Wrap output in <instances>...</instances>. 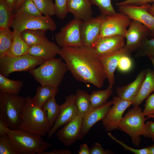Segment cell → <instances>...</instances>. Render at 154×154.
I'll return each instance as SVG.
<instances>
[{
  "label": "cell",
  "mask_w": 154,
  "mask_h": 154,
  "mask_svg": "<svg viewBox=\"0 0 154 154\" xmlns=\"http://www.w3.org/2000/svg\"><path fill=\"white\" fill-rule=\"evenodd\" d=\"M58 54L64 61L68 70L78 81L99 88L103 86L106 74L92 48L83 45L66 46L61 48Z\"/></svg>",
  "instance_id": "cell-1"
},
{
  "label": "cell",
  "mask_w": 154,
  "mask_h": 154,
  "mask_svg": "<svg viewBox=\"0 0 154 154\" xmlns=\"http://www.w3.org/2000/svg\"><path fill=\"white\" fill-rule=\"evenodd\" d=\"M7 135L17 154H42L51 146L41 136L20 129H10L0 122V135Z\"/></svg>",
  "instance_id": "cell-2"
},
{
  "label": "cell",
  "mask_w": 154,
  "mask_h": 154,
  "mask_svg": "<svg viewBox=\"0 0 154 154\" xmlns=\"http://www.w3.org/2000/svg\"><path fill=\"white\" fill-rule=\"evenodd\" d=\"M26 98L19 129L44 136L48 134L51 129L48 121L46 112L36 106L31 97L28 96Z\"/></svg>",
  "instance_id": "cell-3"
},
{
  "label": "cell",
  "mask_w": 154,
  "mask_h": 154,
  "mask_svg": "<svg viewBox=\"0 0 154 154\" xmlns=\"http://www.w3.org/2000/svg\"><path fill=\"white\" fill-rule=\"evenodd\" d=\"M26 100V97L0 91V122L10 129H18Z\"/></svg>",
  "instance_id": "cell-4"
},
{
  "label": "cell",
  "mask_w": 154,
  "mask_h": 154,
  "mask_svg": "<svg viewBox=\"0 0 154 154\" xmlns=\"http://www.w3.org/2000/svg\"><path fill=\"white\" fill-rule=\"evenodd\" d=\"M68 70L66 65L60 58L45 60L36 68L29 72L41 86L58 88Z\"/></svg>",
  "instance_id": "cell-5"
},
{
  "label": "cell",
  "mask_w": 154,
  "mask_h": 154,
  "mask_svg": "<svg viewBox=\"0 0 154 154\" xmlns=\"http://www.w3.org/2000/svg\"><path fill=\"white\" fill-rule=\"evenodd\" d=\"M145 116L142 108L134 106L126 113L118 126L117 129L127 134L135 147L140 146L141 136L149 138L145 123L147 118Z\"/></svg>",
  "instance_id": "cell-6"
},
{
  "label": "cell",
  "mask_w": 154,
  "mask_h": 154,
  "mask_svg": "<svg viewBox=\"0 0 154 154\" xmlns=\"http://www.w3.org/2000/svg\"><path fill=\"white\" fill-rule=\"evenodd\" d=\"M45 60L28 53L18 56H5L0 58V74L7 77L14 72L29 71Z\"/></svg>",
  "instance_id": "cell-7"
},
{
  "label": "cell",
  "mask_w": 154,
  "mask_h": 154,
  "mask_svg": "<svg viewBox=\"0 0 154 154\" xmlns=\"http://www.w3.org/2000/svg\"><path fill=\"white\" fill-rule=\"evenodd\" d=\"M11 27L13 30L21 33L25 30H39L54 32L56 26L54 21L50 17H40L27 15L22 14H15Z\"/></svg>",
  "instance_id": "cell-8"
},
{
  "label": "cell",
  "mask_w": 154,
  "mask_h": 154,
  "mask_svg": "<svg viewBox=\"0 0 154 154\" xmlns=\"http://www.w3.org/2000/svg\"><path fill=\"white\" fill-rule=\"evenodd\" d=\"M82 21L74 18L63 26L55 35L56 41L61 48L83 45L81 26Z\"/></svg>",
  "instance_id": "cell-9"
},
{
  "label": "cell",
  "mask_w": 154,
  "mask_h": 154,
  "mask_svg": "<svg viewBox=\"0 0 154 154\" xmlns=\"http://www.w3.org/2000/svg\"><path fill=\"white\" fill-rule=\"evenodd\" d=\"M131 20L125 14L120 12L107 16L102 24L98 37L113 35L125 37Z\"/></svg>",
  "instance_id": "cell-10"
},
{
  "label": "cell",
  "mask_w": 154,
  "mask_h": 154,
  "mask_svg": "<svg viewBox=\"0 0 154 154\" xmlns=\"http://www.w3.org/2000/svg\"><path fill=\"white\" fill-rule=\"evenodd\" d=\"M113 106L111 107L105 117L102 119V123L105 130L108 132L117 129L125 110L133 105V101L125 100L118 96L112 98Z\"/></svg>",
  "instance_id": "cell-11"
},
{
  "label": "cell",
  "mask_w": 154,
  "mask_h": 154,
  "mask_svg": "<svg viewBox=\"0 0 154 154\" xmlns=\"http://www.w3.org/2000/svg\"><path fill=\"white\" fill-rule=\"evenodd\" d=\"M107 16H98L82 21L81 26V38L83 45L92 47L98 38L103 23Z\"/></svg>",
  "instance_id": "cell-12"
},
{
  "label": "cell",
  "mask_w": 154,
  "mask_h": 154,
  "mask_svg": "<svg viewBox=\"0 0 154 154\" xmlns=\"http://www.w3.org/2000/svg\"><path fill=\"white\" fill-rule=\"evenodd\" d=\"M149 3L139 6H120L118 11L127 15L131 19L137 20L146 26L149 30V37L154 38V17L148 11Z\"/></svg>",
  "instance_id": "cell-13"
},
{
  "label": "cell",
  "mask_w": 154,
  "mask_h": 154,
  "mask_svg": "<svg viewBox=\"0 0 154 154\" xmlns=\"http://www.w3.org/2000/svg\"><path fill=\"white\" fill-rule=\"evenodd\" d=\"M125 37L126 42L124 46L131 52L137 51L143 40L149 37L150 32L148 29L139 21L131 19Z\"/></svg>",
  "instance_id": "cell-14"
},
{
  "label": "cell",
  "mask_w": 154,
  "mask_h": 154,
  "mask_svg": "<svg viewBox=\"0 0 154 154\" xmlns=\"http://www.w3.org/2000/svg\"><path fill=\"white\" fill-rule=\"evenodd\" d=\"M83 117L77 114L72 120L66 123L56 132L59 140L66 146H70L78 140L82 128Z\"/></svg>",
  "instance_id": "cell-15"
},
{
  "label": "cell",
  "mask_w": 154,
  "mask_h": 154,
  "mask_svg": "<svg viewBox=\"0 0 154 154\" xmlns=\"http://www.w3.org/2000/svg\"><path fill=\"white\" fill-rule=\"evenodd\" d=\"M75 102V95L70 94L65 98V101L60 105L58 117L48 134V139L51 138L59 128L73 119L77 115Z\"/></svg>",
  "instance_id": "cell-16"
},
{
  "label": "cell",
  "mask_w": 154,
  "mask_h": 154,
  "mask_svg": "<svg viewBox=\"0 0 154 154\" xmlns=\"http://www.w3.org/2000/svg\"><path fill=\"white\" fill-rule=\"evenodd\" d=\"M125 38L119 35L99 37L92 48L99 57L105 56L122 48L125 44Z\"/></svg>",
  "instance_id": "cell-17"
},
{
  "label": "cell",
  "mask_w": 154,
  "mask_h": 154,
  "mask_svg": "<svg viewBox=\"0 0 154 154\" xmlns=\"http://www.w3.org/2000/svg\"><path fill=\"white\" fill-rule=\"evenodd\" d=\"M131 52L124 46L120 50L109 55L99 57L105 71L109 85L113 86L115 82L114 75L120 58Z\"/></svg>",
  "instance_id": "cell-18"
},
{
  "label": "cell",
  "mask_w": 154,
  "mask_h": 154,
  "mask_svg": "<svg viewBox=\"0 0 154 154\" xmlns=\"http://www.w3.org/2000/svg\"><path fill=\"white\" fill-rule=\"evenodd\" d=\"M113 100L108 101L104 106L93 108L83 117L82 128L80 136L81 139L86 136L90 129L96 123L102 119L107 114L111 106Z\"/></svg>",
  "instance_id": "cell-19"
},
{
  "label": "cell",
  "mask_w": 154,
  "mask_h": 154,
  "mask_svg": "<svg viewBox=\"0 0 154 154\" xmlns=\"http://www.w3.org/2000/svg\"><path fill=\"white\" fill-rule=\"evenodd\" d=\"M146 69L141 71L135 80L124 86L118 87L116 92L121 99L133 102L140 90L146 75Z\"/></svg>",
  "instance_id": "cell-20"
},
{
  "label": "cell",
  "mask_w": 154,
  "mask_h": 154,
  "mask_svg": "<svg viewBox=\"0 0 154 154\" xmlns=\"http://www.w3.org/2000/svg\"><path fill=\"white\" fill-rule=\"evenodd\" d=\"M61 48L58 45L47 38L42 43L30 47L28 54L46 60L54 58Z\"/></svg>",
  "instance_id": "cell-21"
},
{
  "label": "cell",
  "mask_w": 154,
  "mask_h": 154,
  "mask_svg": "<svg viewBox=\"0 0 154 154\" xmlns=\"http://www.w3.org/2000/svg\"><path fill=\"white\" fill-rule=\"evenodd\" d=\"M92 4L90 0H68V10L74 18L82 21L92 17Z\"/></svg>",
  "instance_id": "cell-22"
},
{
  "label": "cell",
  "mask_w": 154,
  "mask_h": 154,
  "mask_svg": "<svg viewBox=\"0 0 154 154\" xmlns=\"http://www.w3.org/2000/svg\"><path fill=\"white\" fill-rule=\"evenodd\" d=\"M154 91V71L147 68L145 78L132 105L133 106H139Z\"/></svg>",
  "instance_id": "cell-23"
},
{
  "label": "cell",
  "mask_w": 154,
  "mask_h": 154,
  "mask_svg": "<svg viewBox=\"0 0 154 154\" xmlns=\"http://www.w3.org/2000/svg\"><path fill=\"white\" fill-rule=\"evenodd\" d=\"M58 92V88L49 85L38 86L35 96L32 99L33 103L38 107L41 108L48 100L55 96Z\"/></svg>",
  "instance_id": "cell-24"
},
{
  "label": "cell",
  "mask_w": 154,
  "mask_h": 154,
  "mask_svg": "<svg viewBox=\"0 0 154 154\" xmlns=\"http://www.w3.org/2000/svg\"><path fill=\"white\" fill-rule=\"evenodd\" d=\"M13 33L12 42L5 56H18L28 54L29 47L22 39L21 33L15 30Z\"/></svg>",
  "instance_id": "cell-25"
},
{
  "label": "cell",
  "mask_w": 154,
  "mask_h": 154,
  "mask_svg": "<svg viewBox=\"0 0 154 154\" xmlns=\"http://www.w3.org/2000/svg\"><path fill=\"white\" fill-rule=\"evenodd\" d=\"M89 94L86 90L78 89L75 95V102L77 108V114L84 117L92 109Z\"/></svg>",
  "instance_id": "cell-26"
},
{
  "label": "cell",
  "mask_w": 154,
  "mask_h": 154,
  "mask_svg": "<svg viewBox=\"0 0 154 154\" xmlns=\"http://www.w3.org/2000/svg\"><path fill=\"white\" fill-rule=\"evenodd\" d=\"M45 31L39 30H25L21 33V37L30 48L42 43L47 39Z\"/></svg>",
  "instance_id": "cell-27"
},
{
  "label": "cell",
  "mask_w": 154,
  "mask_h": 154,
  "mask_svg": "<svg viewBox=\"0 0 154 154\" xmlns=\"http://www.w3.org/2000/svg\"><path fill=\"white\" fill-rule=\"evenodd\" d=\"M113 90V86H109L105 90L93 91L89 95L92 108H98L105 104L112 94Z\"/></svg>",
  "instance_id": "cell-28"
},
{
  "label": "cell",
  "mask_w": 154,
  "mask_h": 154,
  "mask_svg": "<svg viewBox=\"0 0 154 154\" xmlns=\"http://www.w3.org/2000/svg\"><path fill=\"white\" fill-rule=\"evenodd\" d=\"M41 108L46 111L49 125L50 128L52 127L58 117L60 108V105L56 101L55 96L48 100Z\"/></svg>",
  "instance_id": "cell-29"
},
{
  "label": "cell",
  "mask_w": 154,
  "mask_h": 154,
  "mask_svg": "<svg viewBox=\"0 0 154 154\" xmlns=\"http://www.w3.org/2000/svg\"><path fill=\"white\" fill-rule=\"evenodd\" d=\"M15 14L3 0H0V29H10Z\"/></svg>",
  "instance_id": "cell-30"
},
{
  "label": "cell",
  "mask_w": 154,
  "mask_h": 154,
  "mask_svg": "<svg viewBox=\"0 0 154 154\" xmlns=\"http://www.w3.org/2000/svg\"><path fill=\"white\" fill-rule=\"evenodd\" d=\"M23 86L21 81L12 80L0 74V91L18 95Z\"/></svg>",
  "instance_id": "cell-31"
},
{
  "label": "cell",
  "mask_w": 154,
  "mask_h": 154,
  "mask_svg": "<svg viewBox=\"0 0 154 154\" xmlns=\"http://www.w3.org/2000/svg\"><path fill=\"white\" fill-rule=\"evenodd\" d=\"M13 31L10 29H0V58L5 56L11 45Z\"/></svg>",
  "instance_id": "cell-32"
},
{
  "label": "cell",
  "mask_w": 154,
  "mask_h": 154,
  "mask_svg": "<svg viewBox=\"0 0 154 154\" xmlns=\"http://www.w3.org/2000/svg\"><path fill=\"white\" fill-rule=\"evenodd\" d=\"M137 51L135 56L137 57H154V38L149 37L144 38Z\"/></svg>",
  "instance_id": "cell-33"
},
{
  "label": "cell",
  "mask_w": 154,
  "mask_h": 154,
  "mask_svg": "<svg viewBox=\"0 0 154 154\" xmlns=\"http://www.w3.org/2000/svg\"><path fill=\"white\" fill-rule=\"evenodd\" d=\"M15 14H22L36 17L42 16L32 0H25Z\"/></svg>",
  "instance_id": "cell-34"
},
{
  "label": "cell",
  "mask_w": 154,
  "mask_h": 154,
  "mask_svg": "<svg viewBox=\"0 0 154 154\" xmlns=\"http://www.w3.org/2000/svg\"><path fill=\"white\" fill-rule=\"evenodd\" d=\"M40 13L45 16L55 15L54 3L52 0H32Z\"/></svg>",
  "instance_id": "cell-35"
},
{
  "label": "cell",
  "mask_w": 154,
  "mask_h": 154,
  "mask_svg": "<svg viewBox=\"0 0 154 154\" xmlns=\"http://www.w3.org/2000/svg\"><path fill=\"white\" fill-rule=\"evenodd\" d=\"M92 5H96L102 14L107 16L115 14L117 13L112 4V0H90Z\"/></svg>",
  "instance_id": "cell-36"
},
{
  "label": "cell",
  "mask_w": 154,
  "mask_h": 154,
  "mask_svg": "<svg viewBox=\"0 0 154 154\" xmlns=\"http://www.w3.org/2000/svg\"><path fill=\"white\" fill-rule=\"evenodd\" d=\"M55 15L61 19H64L68 13V0H54Z\"/></svg>",
  "instance_id": "cell-37"
},
{
  "label": "cell",
  "mask_w": 154,
  "mask_h": 154,
  "mask_svg": "<svg viewBox=\"0 0 154 154\" xmlns=\"http://www.w3.org/2000/svg\"><path fill=\"white\" fill-rule=\"evenodd\" d=\"M0 154H17L6 134L0 135Z\"/></svg>",
  "instance_id": "cell-38"
},
{
  "label": "cell",
  "mask_w": 154,
  "mask_h": 154,
  "mask_svg": "<svg viewBox=\"0 0 154 154\" xmlns=\"http://www.w3.org/2000/svg\"><path fill=\"white\" fill-rule=\"evenodd\" d=\"M133 66V61L130 57V54H126L120 58L117 68L120 72L126 73L130 71Z\"/></svg>",
  "instance_id": "cell-39"
},
{
  "label": "cell",
  "mask_w": 154,
  "mask_h": 154,
  "mask_svg": "<svg viewBox=\"0 0 154 154\" xmlns=\"http://www.w3.org/2000/svg\"><path fill=\"white\" fill-rule=\"evenodd\" d=\"M108 134L111 138L122 146L126 150H128L135 154H150V151L149 147L139 149H135L127 146L123 142L118 140L110 133H108Z\"/></svg>",
  "instance_id": "cell-40"
},
{
  "label": "cell",
  "mask_w": 154,
  "mask_h": 154,
  "mask_svg": "<svg viewBox=\"0 0 154 154\" xmlns=\"http://www.w3.org/2000/svg\"><path fill=\"white\" fill-rule=\"evenodd\" d=\"M143 112L145 116L154 115V93L146 99Z\"/></svg>",
  "instance_id": "cell-41"
},
{
  "label": "cell",
  "mask_w": 154,
  "mask_h": 154,
  "mask_svg": "<svg viewBox=\"0 0 154 154\" xmlns=\"http://www.w3.org/2000/svg\"><path fill=\"white\" fill-rule=\"evenodd\" d=\"M151 3H154V0H125L117 3L116 5L117 6L125 5L139 6Z\"/></svg>",
  "instance_id": "cell-42"
},
{
  "label": "cell",
  "mask_w": 154,
  "mask_h": 154,
  "mask_svg": "<svg viewBox=\"0 0 154 154\" xmlns=\"http://www.w3.org/2000/svg\"><path fill=\"white\" fill-rule=\"evenodd\" d=\"M113 152L108 150H105L100 143H95L90 149V154H110Z\"/></svg>",
  "instance_id": "cell-43"
},
{
  "label": "cell",
  "mask_w": 154,
  "mask_h": 154,
  "mask_svg": "<svg viewBox=\"0 0 154 154\" xmlns=\"http://www.w3.org/2000/svg\"><path fill=\"white\" fill-rule=\"evenodd\" d=\"M145 125L149 138L154 142V121H147L145 123Z\"/></svg>",
  "instance_id": "cell-44"
},
{
  "label": "cell",
  "mask_w": 154,
  "mask_h": 154,
  "mask_svg": "<svg viewBox=\"0 0 154 154\" xmlns=\"http://www.w3.org/2000/svg\"><path fill=\"white\" fill-rule=\"evenodd\" d=\"M72 153L69 150L66 149L60 150L53 149L51 151H45L42 154H71Z\"/></svg>",
  "instance_id": "cell-45"
},
{
  "label": "cell",
  "mask_w": 154,
  "mask_h": 154,
  "mask_svg": "<svg viewBox=\"0 0 154 154\" xmlns=\"http://www.w3.org/2000/svg\"><path fill=\"white\" fill-rule=\"evenodd\" d=\"M90 149L85 143H82L80 145V149L78 151V154H90Z\"/></svg>",
  "instance_id": "cell-46"
},
{
  "label": "cell",
  "mask_w": 154,
  "mask_h": 154,
  "mask_svg": "<svg viewBox=\"0 0 154 154\" xmlns=\"http://www.w3.org/2000/svg\"><path fill=\"white\" fill-rule=\"evenodd\" d=\"M13 11L16 6L18 0H3Z\"/></svg>",
  "instance_id": "cell-47"
},
{
  "label": "cell",
  "mask_w": 154,
  "mask_h": 154,
  "mask_svg": "<svg viewBox=\"0 0 154 154\" xmlns=\"http://www.w3.org/2000/svg\"><path fill=\"white\" fill-rule=\"evenodd\" d=\"M25 0H18L16 6L13 10L14 13H15L16 11Z\"/></svg>",
  "instance_id": "cell-48"
},
{
  "label": "cell",
  "mask_w": 154,
  "mask_h": 154,
  "mask_svg": "<svg viewBox=\"0 0 154 154\" xmlns=\"http://www.w3.org/2000/svg\"><path fill=\"white\" fill-rule=\"evenodd\" d=\"M148 11L154 17V3L150 5L148 9Z\"/></svg>",
  "instance_id": "cell-49"
},
{
  "label": "cell",
  "mask_w": 154,
  "mask_h": 154,
  "mask_svg": "<svg viewBox=\"0 0 154 154\" xmlns=\"http://www.w3.org/2000/svg\"><path fill=\"white\" fill-rule=\"evenodd\" d=\"M150 151V154H154V145L148 147Z\"/></svg>",
  "instance_id": "cell-50"
},
{
  "label": "cell",
  "mask_w": 154,
  "mask_h": 154,
  "mask_svg": "<svg viewBox=\"0 0 154 154\" xmlns=\"http://www.w3.org/2000/svg\"><path fill=\"white\" fill-rule=\"evenodd\" d=\"M149 59L151 61L152 64H153V68H154V57H151V56H148V57Z\"/></svg>",
  "instance_id": "cell-51"
},
{
  "label": "cell",
  "mask_w": 154,
  "mask_h": 154,
  "mask_svg": "<svg viewBox=\"0 0 154 154\" xmlns=\"http://www.w3.org/2000/svg\"><path fill=\"white\" fill-rule=\"evenodd\" d=\"M147 116V118H153L154 119V115H148Z\"/></svg>",
  "instance_id": "cell-52"
}]
</instances>
